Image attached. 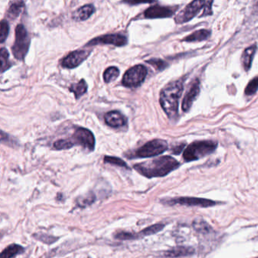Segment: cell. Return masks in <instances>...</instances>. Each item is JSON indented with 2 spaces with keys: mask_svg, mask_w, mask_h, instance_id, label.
<instances>
[{
  "mask_svg": "<svg viewBox=\"0 0 258 258\" xmlns=\"http://www.w3.org/2000/svg\"><path fill=\"white\" fill-rule=\"evenodd\" d=\"M180 164L170 156H163L134 166L138 173L147 178L166 176L179 167Z\"/></svg>",
  "mask_w": 258,
  "mask_h": 258,
  "instance_id": "cell-1",
  "label": "cell"
},
{
  "mask_svg": "<svg viewBox=\"0 0 258 258\" xmlns=\"http://www.w3.org/2000/svg\"><path fill=\"white\" fill-rule=\"evenodd\" d=\"M183 90L181 81H173L167 84L160 94V103L170 118H174L178 115L179 100Z\"/></svg>",
  "mask_w": 258,
  "mask_h": 258,
  "instance_id": "cell-2",
  "label": "cell"
},
{
  "mask_svg": "<svg viewBox=\"0 0 258 258\" xmlns=\"http://www.w3.org/2000/svg\"><path fill=\"white\" fill-rule=\"evenodd\" d=\"M217 143L214 141H197L191 143L183 152V158L187 162L196 161L213 153Z\"/></svg>",
  "mask_w": 258,
  "mask_h": 258,
  "instance_id": "cell-3",
  "label": "cell"
},
{
  "mask_svg": "<svg viewBox=\"0 0 258 258\" xmlns=\"http://www.w3.org/2000/svg\"><path fill=\"white\" fill-rule=\"evenodd\" d=\"M212 1H193L190 3L184 10H182L179 14L176 16L175 22L177 24H183L189 22L190 20L196 17L199 12L204 10V16L211 15V4Z\"/></svg>",
  "mask_w": 258,
  "mask_h": 258,
  "instance_id": "cell-4",
  "label": "cell"
},
{
  "mask_svg": "<svg viewBox=\"0 0 258 258\" xmlns=\"http://www.w3.org/2000/svg\"><path fill=\"white\" fill-rule=\"evenodd\" d=\"M31 39L23 25H19L16 29V40L12 47L13 55L16 59L22 61L29 50Z\"/></svg>",
  "mask_w": 258,
  "mask_h": 258,
  "instance_id": "cell-5",
  "label": "cell"
},
{
  "mask_svg": "<svg viewBox=\"0 0 258 258\" xmlns=\"http://www.w3.org/2000/svg\"><path fill=\"white\" fill-rule=\"evenodd\" d=\"M147 69L145 66L142 64L134 66L124 74L122 80V84L124 87H130V88L139 87L144 82L147 76Z\"/></svg>",
  "mask_w": 258,
  "mask_h": 258,
  "instance_id": "cell-6",
  "label": "cell"
},
{
  "mask_svg": "<svg viewBox=\"0 0 258 258\" xmlns=\"http://www.w3.org/2000/svg\"><path fill=\"white\" fill-rule=\"evenodd\" d=\"M168 149V145L164 140H154L145 144L137 150L135 156L137 158H150L164 153Z\"/></svg>",
  "mask_w": 258,
  "mask_h": 258,
  "instance_id": "cell-7",
  "label": "cell"
},
{
  "mask_svg": "<svg viewBox=\"0 0 258 258\" xmlns=\"http://www.w3.org/2000/svg\"><path fill=\"white\" fill-rule=\"evenodd\" d=\"M70 140L74 145H79L87 150H94L96 143L95 137L93 133L89 130L83 127L78 128Z\"/></svg>",
  "mask_w": 258,
  "mask_h": 258,
  "instance_id": "cell-8",
  "label": "cell"
},
{
  "mask_svg": "<svg viewBox=\"0 0 258 258\" xmlns=\"http://www.w3.org/2000/svg\"><path fill=\"white\" fill-rule=\"evenodd\" d=\"M166 203L170 205H180L186 206H197L201 208H208L219 205V202L210 200V199H200V198L182 197L166 201Z\"/></svg>",
  "mask_w": 258,
  "mask_h": 258,
  "instance_id": "cell-9",
  "label": "cell"
},
{
  "mask_svg": "<svg viewBox=\"0 0 258 258\" xmlns=\"http://www.w3.org/2000/svg\"><path fill=\"white\" fill-rule=\"evenodd\" d=\"M127 43V39L120 34H106L90 40L86 46H96V45H113L115 46H123Z\"/></svg>",
  "mask_w": 258,
  "mask_h": 258,
  "instance_id": "cell-10",
  "label": "cell"
},
{
  "mask_svg": "<svg viewBox=\"0 0 258 258\" xmlns=\"http://www.w3.org/2000/svg\"><path fill=\"white\" fill-rule=\"evenodd\" d=\"M90 51L76 50L71 52L69 55L63 58L61 61V66L67 69H75L79 66L83 61H85L89 55Z\"/></svg>",
  "mask_w": 258,
  "mask_h": 258,
  "instance_id": "cell-11",
  "label": "cell"
},
{
  "mask_svg": "<svg viewBox=\"0 0 258 258\" xmlns=\"http://www.w3.org/2000/svg\"><path fill=\"white\" fill-rule=\"evenodd\" d=\"M174 13V10L170 7L161 6H152L145 12V17L147 19H164L171 17Z\"/></svg>",
  "mask_w": 258,
  "mask_h": 258,
  "instance_id": "cell-12",
  "label": "cell"
},
{
  "mask_svg": "<svg viewBox=\"0 0 258 258\" xmlns=\"http://www.w3.org/2000/svg\"><path fill=\"white\" fill-rule=\"evenodd\" d=\"M199 93H200V83L199 80H196L185 93V97L182 101V108L184 111H188L190 109L193 102L197 99Z\"/></svg>",
  "mask_w": 258,
  "mask_h": 258,
  "instance_id": "cell-13",
  "label": "cell"
},
{
  "mask_svg": "<svg viewBox=\"0 0 258 258\" xmlns=\"http://www.w3.org/2000/svg\"><path fill=\"white\" fill-rule=\"evenodd\" d=\"M105 121L111 127L119 128L126 125V119L119 111H112L105 114Z\"/></svg>",
  "mask_w": 258,
  "mask_h": 258,
  "instance_id": "cell-14",
  "label": "cell"
},
{
  "mask_svg": "<svg viewBox=\"0 0 258 258\" xmlns=\"http://www.w3.org/2000/svg\"><path fill=\"white\" fill-rule=\"evenodd\" d=\"M95 10H96L93 5L88 4V5L84 6V7L78 9L74 13L72 17H73L74 20L77 21V22L87 20L95 13Z\"/></svg>",
  "mask_w": 258,
  "mask_h": 258,
  "instance_id": "cell-15",
  "label": "cell"
},
{
  "mask_svg": "<svg viewBox=\"0 0 258 258\" xmlns=\"http://www.w3.org/2000/svg\"><path fill=\"white\" fill-rule=\"evenodd\" d=\"M195 253V250L191 247L179 246L166 252L165 256L168 257H179V256H190Z\"/></svg>",
  "mask_w": 258,
  "mask_h": 258,
  "instance_id": "cell-16",
  "label": "cell"
},
{
  "mask_svg": "<svg viewBox=\"0 0 258 258\" xmlns=\"http://www.w3.org/2000/svg\"><path fill=\"white\" fill-rule=\"evenodd\" d=\"M256 51V46L253 45V46L247 48L243 52L242 56H241V63H242L244 70L248 71L250 69Z\"/></svg>",
  "mask_w": 258,
  "mask_h": 258,
  "instance_id": "cell-17",
  "label": "cell"
},
{
  "mask_svg": "<svg viewBox=\"0 0 258 258\" xmlns=\"http://www.w3.org/2000/svg\"><path fill=\"white\" fill-rule=\"evenodd\" d=\"M25 248L19 244H13L3 250L0 258H14L17 255L23 253Z\"/></svg>",
  "mask_w": 258,
  "mask_h": 258,
  "instance_id": "cell-18",
  "label": "cell"
},
{
  "mask_svg": "<svg viewBox=\"0 0 258 258\" xmlns=\"http://www.w3.org/2000/svg\"><path fill=\"white\" fill-rule=\"evenodd\" d=\"M24 6H25V3L22 2V1L12 4L8 12H7V18L10 20H15V19H17L22 13Z\"/></svg>",
  "mask_w": 258,
  "mask_h": 258,
  "instance_id": "cell-19",
  "label": "cell"
},
{
  "mask_svg": "<svg viewBox=\"0 0 258 258\" xmlns=\"http://www.w3.org/2000/svg\"><path fill=\"white\" fill-rule=\"evenodd\" d=\"M210 35H211V31L208 30H199L188 35L186 38L184 39V40L185 42L203 41L207 40Z\"/></svg>",
  "mask_w": 258,
  "mask_h": 258,
  "instance_id": "cell-20",
  "label": "cell"
},
{
  "mask_svg": "<svg viewBox=\"0 0 258 258\" xmlns=\"http://www.w3.org/2000/svg\"><path fill=\"white\" fill-rule=\"evenodd\" d=\"M87 89H88V87H87V82L84 79L81 80L78 84H72L69 87V90L72 93H75V96L77 99H79L81 96L87 93Z\"/></svg>",
  "mask_w": 258,
  "mask_h": 258,
  "instance_id": "cell-21",
  "label": "cell"
},
{
  "mask_svg": "<svg viewBox=\"0 0 258 258\" xmlns=\"http://www.w3.org/2000/svg\"><path fill=\"white\" fill-rule=\"evenodd\" d=\"M119 75H120V71H119L117 68H108V69H107L105 71V72H104V81H105V83L108 84V83L115 81V80L118 78Z\"/></svg>",
  "mask_w": 258,
  "mask_h": 258,
  "instance_id": "cell-22",
  "label": "cell"
},
{
  "mask_svg": "<svg viewBox=\"0 0 258 258\" xmlns=\"http://www.w3.org/2000/svg\"><path fill=\"white\" fill-rule=\"evenodd\" d=\"M0 61H1V73H4L11 66L10 62V54L6 48H2L0 50Z\"/></svg>",
  "mask_w": 258,
  "mask_h": 258,
  "instance_id": "cell-23",
  "label": "cell"
},
{
  "mask_svg": "<svg viewBox=\"0 0 258 258\" xmlns=\"http://www.w3.org/2000/svg\"><path fill=\"white\" fill-rule=\"evenodd\" d=\"M164 225L161 223H158V224L152 225V226H149L146 229H143L141 232L137 234L139 236H147V235H153V234L158 233L160 231L164 229Z\"/></svg>",
  "mask_w": 258,
  "mask_h": 258,
  "instance_id": "cell-24",
  "label": "cell"
},
{
  "mask_svg": "<svg viewBox=\"0 0 258 258\" xmlns=\"http://www.w3.org/2000/svg\"><path fill=\"white\" fill-rule=\"evenodd\" d=\"M193 226L197 232H202V233H209L211 230V226L203 220H196L193 223Z\"/></svg>",
  "mask_w": 258,
  "mask_h": 258,
  "instance_id": "cell-25",
  "label": "cell"
},
{
  "mask_svg": "<svg viewBox=\"0 0 258 258\" xmlns=\"http://www.w3.org/2000/svg\"><path fill=\"white\" fill-rule=\"evenodd\" d=\"M53 146L56 150H64V149H69L74 147L75 145L72 143V140L69 139V140H58L54 143Z\"/></svg>",
  "mask_w": 258,
  "mask_h": 258,
  "instance_id": "cell-26",
  "label": "cell"
},
{
  "mask_svg": "<svg viewBox=\"0 0 258 258\" xmlns=\"http://www.w3.org/2000/svg\"><path fill=\"white\" fill-rule=\"evenodd\" d=\"M258 90V77L253 78L252 81L247 84V87L244 90V93L247 96H251V95L254 94Z\"/></svg>",
  "mask_w": 258,
  "mask_h": 258,
  "instance_id": "cell-27",
  "label": "cell"
},
{
  "mask_svg": "<svg viewBox=\"0 0 258 258\" xmlns=\"http://www.w3.org/2000/svg\"><path fill=\"white\" fill-rule=\"evenodd\" d=\"M105 163H108V164H113V165L119 166V167H125V168H129L127 164H126L125 161L116 157H108L105 156L104 158Z\"/></svg>",
  "mask_w": 258,
  "mask_h": 258,
  "instance_id": "cell-28",
  "label": "cell"
},
{
  "mask_svg": "<svg viewBox=\"0 0 258 258\" xmlns=\"http://www.w3.org/2000/svg\"><path fill=\"white\" fill-rule=\"evenodd\" d=\"M10 32V26L6 20L1 22V32H0V43H4L7 40Z\"/></svg>",
  "mask_w": 258,
  "mask_h": 258,
  "instance_id": "cell-29",
  "label": "cell"
},
{
  "mask_svg": "<svg viewBox=\"0 0 258 258\" xmlns=\"http://www.w3.org/2000/svg\"><path fill=\"white\" fill-rule=\"evenodd\" d=\"M147 63L152 64V66H153L155 69H157L159 71L163 70V69H165L167 66V63L161 59L149 60V61H147Z\"/></svg>",
  "mask_w": 258,
  "mask_h": 258,
  "instance_id": "cell-30",
  "label": "cell"
},
{
  "mask_svg": "<svg viewBox=\"0 0 258 258\" xmlns=\"http://www.w3.org/2000/svg\"><path fill=\"white\" fill-rule=\"evenodd\" d=\"M115 238L120 240H131L138 238L137 234L130 233V232H120L115 235Z\"/></svg>",
  "mask_w": 258,
  "mask_h": 258,
  "instance_id": "cell-31",
  "label": "cell"
},
{
  "mask_svg": "<svg viewBox=\"0 0 258 258\" xmlns=\"http://www.w3.org/2000/svg\"><path fill=\"white\" fill-rule=\"evenodd\" d=\"M183 147L184 145H181V146H177V147L175 148V149H173V153L178 155V154L180 153L181 151H182V149H183Z\"/></svg>",
  "mask_w": 258,
  "mask_h": 258,
  "instance_id": "cell-32",
  "label": "cell"
},
{
  "mask_svg": "<svg viewBox=\"0 0 258 258\" xmlns=\"http://www.w3.org/2000/svg\"><path fill=\"white\" fill-rule=\"evenodd\" d=\"M256 258H258V257H256Z\"/></svg>",
  "mask_w": 258,
  "mask_h": 258,
  "instance_id": "cell-33",
  "label": "cell"
}]
</instances>
